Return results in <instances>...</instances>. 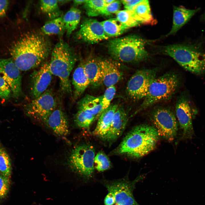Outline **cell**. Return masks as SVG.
Segmentation results:
<instances>
[{"label": "cell", "instance_id": "7402d4cb", "mask_svg": "<svg viewBox=\"0 0 205 205\" xmlns=\"http://www.w3.org/2000/svg\"><path fill=\"white\" fill-rule=\"evenodd\" d=\"M72 83L74 88V98L79 97L90 85L89 81L84 71L83 62L80 63L75 70L72 76Z\"/></svg>", "mask_w": 205, "mask_h": 205}, {"label": "cell", "instance_id": "83f0119b", "mask_svg": "<svg viewBox=\"0 0 205 205\" xmlns=\"http://www.w3.org/2000/svg\"><path fill=\"white\" fill-rule=\"evenodd\" d=\"M87 14L89 17L105 15L106 5L104 0H86L84 3Z\"/></svg>", "mask_w": 205, "mask_h": 205}, {"label": "cell", "instance_id": "e575fe53", "mask_svg": "<svg viewBox=\"0 0 205 205\" xmlns=\"http://www.w3.org/2000/svg\"><path fill=\"white\" fill-rule=\"evenodd\" d=\"M12 94L11 88L6 80L0 74V98L8 100Z\"/></svg>", "mask_w": 205, "mask_h": 205}, {"label": "cell", "instance_id": "e0dca14e", "mask_svg": "<svg viewBox=\"0 0 205 205\" xmlns=\"http://www.w3.org/2000/svg\"><path fill=\"white\" fill-rule=\"evenodd\" d=\"M102 76V84L107 87L121 80L124 74L118 63L116 60L99 58Z\"/></svg>", "mask_w": 205, "mask_h": 205}, {"label": "cell", "instance_id": "f35d334b", "mask_svg": "<svg viewBox=\"0 0 205 205\" xmlns=\"http://www.w3.org/2000/svg\"><path fill=\"white\" fill-rule=\"evenodd\" d=\"M9 3L8 0H0V18L5 16Z\"/></svg>", "mask_w": 205, "mask_h": 205}, {"label": "cell", "instance_id": "484cf974", "mask_svg": "<svg viewBox=\"0 0 205 205\" xmlns=\"http://www.w3.org/2000/svg\"><path fill=\"white\" fill-rule=\"evenodd\" d=\"M101 22L105 34L109 38L119 36L128 29L121 24L116 18L104 20Z\"/></svg>", "mask_w": 205, "mask_h": 205}, {"label": "cell", "instance_id": "9a60e30c", "mask_svg": "<svg viewBox=\"0 0 205 205\" xmlns=\"http://www.w3.org/2000/svg\"><path fill=\"white\" fill-rule=\"evenodd\" d=\"M52 75L48 62L44 63L38 69L32 73L30 86V93L32 99L38 97L47 90L51 83Z\"/></svg>", "mask_w": 205, "mask_h": 205}, {"label": "cell", "instance_id": "277c9868", "mask_svg": "<svg viewBox=\"0 0 205 205\" xmlns=\"http://www.w3.org/2000/svg\"><path fill=\"white\" fill-rule=\"evenodd\" d=\"M51 57L48 63L51 73L59 79L62 91L71 94L69 76L77 59L75 53L67 44L61 40L55 46Z\"/></svg>", "mask_w": 205, "mask_h": 205}, {"label": "cell", "instance_id": "f6af8a7d", "mask_svg": "<svg viewBox=\"0 0 205 205\" xmlns=\"http://www.w3.org/2000/svg\"><path fill=\"white\" fill-rule=\"evenodd\" d=\"M116 205H122L116 204Z\"/></svg>", "mask_w": 205, "mask_h": 205}, {"label": "cell", "instance_id": "cb8c5ba5", "mask_svg": "<svg viewBox=\"0 0 205 205\" xmlns=\"http://www.w3.org/2000/svg\"><path fill=\"white\" fill-rule=\"evenodd\" d=\"M131 11L140 24L153 25L156 22L151 13L148 0H141Z\"/></svg>", "mask_w": 205, "mask_h": 205}, {"label": "cell", "instance_id": "603a6c76", "mask_svg": "<svg viewBox=\"0 0 205 205\" xmlns=\"http://www.w3.org/2000/svg\"><path fill=\"white\" fill-rule=\"evenodd\" d=\"M78 109L82 110L91 114L97 118L104 110L102 104L100 97L87 95L78 102Z\"/></svg>", "mask_w": 205, "mask_h": 205}, {"label": "cell", "instance_id": "b9f144b4", "mask_svg": "<svg viewBox=\"0 0 205 205\" xmlns=\"http://www.w3.org/2000/svg\"><path fill=\"white\" fill-rule=\"evenodd\" d=\"M106 5L110 4L115 1V0H104Z\"/></svg>", "mask_w": 205, "mask_h": 205}, {"label": "cell", "instance_id": "5b68a950", "mask_svg": "<svg viewBox=\"0 0 205 205\" xmlns=\"http://www.w3.org/2000/svg\"><path fill=\"white\" fill-rule=\"evenodd\" d=\"M200 48L193 44H173L164 46L162 51L186 70L201 75L205 73V53Z\"/></svg>", "mask_w": 205, "mask_h": 205}, {"label": "cell", "instance_id": "ee69618b", "mask_svg": "<svg viewBox=\"0 0 205 205\" xmlns=\"http://www.w3.org/2000/svg\"><path fill=\"white\" fill-rule=\"evenodd\" d=\"M202 20L203 21H205V14H204L201 17Z\"/></svg>", "mask_w": 205, "mask_h": 205}, {"label": "cell", "instance_id": "d6a6232c", "mask_svg": "<svg viewBox=\"0 0 205 205\" xmlns=\"http://www.w3.org/2000/svg\"><path fill=\"white\" fill-rule=\"evenodd\" d=\"M94 166L97 170L102 172L110 168L111 167V163L105 153L102 151H100L95 156Z\"/></svg>", "mask_w": 205, "mask_h": 205}, {"label": "cell", "instance_id": "ffe728a7", "mask_svg": "<svg viewBox=\"0 0 205 205\" xmlns=\"http://www.w3.org/2000/svg\"><path fill=\"white\" fill-rule=\"evenodd\" d=\"M118 105L110 104L99 117L96 126L93 132L95 136L103 139L108 132Z\"/></svg>", "mask_w": 205, "mask_h": 205}, {"label": "cell", "instance_id": "44dd1931", "mask_svg": "<svg viewBox=\"0 0 205 205\" xmlns=\"http://www.w3.org/2000/svg\"><path fill=\"white\" fill-rule=\"evenodd\" d=\"M83 67L90 85L96 88L102 84V74L99 58H89L83 62Z\"/></svg>", "mask_w": 205, "mask_h": 205}, {"label": "cell", "instance_id": "f546056e", "mask_svg": "<svg viewBox=\"0 0 205 205\" xmlns=\"http://www.w3.org/2000/svg\"><path fill=\"white\" fill-rule=\"evenodd\" d=\"M116 15L118 21L128 28L140 24L135 18L131 11L126 9L119 11L116 13Z\"/></svg>", "mask_w": 205, "mask_h": 205}, {"label": "cell", "instance_id": "4316f807", "mask_svg": "<svg viewBox=\"0 0 205 205\" xmlns=\"http://www.w3.org/2000/svg\"><path fill=\"white\" fill-rule=\"evenodd\" d=\"M42 30L48 35H62L65 30L63 17H60L46 22L41 28Z\"/></svg>", "mask_w": 205, "mask_h": 205}, {"label": "cell", "instance_id": "2e32d148", "mask_svg": "<svg viewBox=\"0 0 205 205\" xmlns=\"http://www.w3.org/2000/svg\"><path fill=\"white\" fill-rule=\"evenodd\" d=\"M55 134L64 138L69 134V124L67 115L62 107L55 109L41 120Z\"/></svg>", "mask_w": 205, "mask_h": 205}, {"label": "cell", "instance_id": "30bf717a", "mask_svg": "<svg viewBox=\"0 0 205 205\" xmlns=\"http://www.w3.org/2000/svg\"><path fill=\"white\" fill-rule=\"evenodd\" d=\"M144 177V175H140L130 181L128 177H125L118 180L107 181L104 184L108 192L114 196L116 204L140 205L135 200L133 192L136 183Z\"/></svg>", "mask_w": 205, "mask_h": 205}, {"label": "cell", "instance_id": "4dcf8cb0", "mask_svg": "<svg viewBox=\"0 0 205 205\" xmlns=\"http://www.w3.org/2000/svg\"><path fill=\"white\" fill-rule=\"evenodd\" d=\"M97 118L93 114L82 110L78 109L74 116V121L79 127L89 128L93 122Z\"/></svg>", "mask_w": 205, "mask_h": 205}, {"label": "cell", "instance_id": "7a4b0ae2", "mask_svg": "<svg viewBox=\"0 0 205 205\" xmlns=\"http://www.w3.org/2000/svg\"><path fill=\"white\" fill-rule=\"evenodd\" d=\"M159 136L153 126L137 125L127 133L113 153L135 159L140 158L155 148Z\"/></svg>", "mask_w": 205, "mask_h": 205}, {"label": "cell", "instance_id": "8fae6325", "mask_svg": "<svg viewBox=\"0 0 205 205\" xmlns=\"http://www.w3.org/2000/svg\"><path fill=\"white\" fill-rule=\"evenodd\" d=\"M57 106V101L54 94L50 90L47 89L25 105L24 110L27 116L41 120Z\"/></svg>", "mask_w": 205, "mask_h": 205}, {"label": "cell", "instance_id": "74e56055", "mask_svg": "<svg viewBox=\"0 0 205 205\" xmlns=\"http://www.w3.org/2000/svg\"><path fill=\"white\" fill-rule=\"evenodd\" d=\"M141 1V0H123L121 2L124 5L125 9L132 11Z\"/></svg>", "mask_w": 205, "mask_h": 205}, {"label": "cell", "instance_id": "d4e9b609", "mask_svg": "<svg viewBox=\"0 0 205 205\" xmlns=\"http://www.w3.org/2000/svg\"><path fill=\"white\" fill-rule=\"evenodd\" d=\"M81 14L80 10L73 7L63 17L67 36H69L77 28L80 21Z\"/></svg>", "mask_w": 205, "mask_h": 205}, {"label": "cell", "instance_id": "8d00e7d4", "mask_svg": "<svg viewBox=\"0 0 205 205\" xmlns=\"http://www.w3.org/2000/svg\"><path fill=\"white\" fill-rule=\"evenodd\" d=\"M121 3V1L115 0L110 4L106 5L104 9V15L109 16L112 14H116L120 11Z\"/></svg>", "mask_w": 205, "mask_h": 205}, {"label": "cell", "instance_id": "ba28073f", "mask_svg": "<svg viewBox=\"0 0 205 205\" xmlns=\"http://www.w3.org/2000/svg\"><path fill=\"white\" fill-rule=\"evenodd\" d=\"M150 119L159 136L169 141H173L178 130L176 117L169 108L158 106L151 111Z\"/></svg>", "mask_w": 205, "mask_h": 205}, {"label": "cell", "instance_id": "5bb4252c", "mask_svg": "<svg viewBox=\"0 0 205 205\" xmlns=\"http://www.w3.org/2000/svg\"><path fill=\"white\" fill-rule=\"evenodd\" d=\"M76 35L78 39L91 44L109 38L105 34L101 22L92 19L85 20Z\"/></svg>", "mask_w": 205, "mask_h": 205}, {"label": "cell", "instance_id": "ac0fdd59", "mask_svg": "<svg viewBox=\"0 0 205 205\" xmlns=\"http://www.w3.org/2000/svg\"><path fill=\"white\" fill-rule=\"evenodd\" d=\"M127 112L123 105L118 106L114 113L109 130L103 139L111 144L122 134L128 123Z\"/></svg>", "mask_w": 205, "mask_h": 205}, {"label": "cell", "instance_id": "1f68e13d", "mask_svg": "<svg viewBox=\"0 0 205 205\" xmlns=\"http://www.w3.org/2000/svg\"><path fill=\"white\" fill-rule=\"evenodd\" d=\"M0 173L9 178L11 173L10 157L5 149L0 145Z\"/></svg>", "mask_w": 205, "mask_h": 205}, {"label": "cell", "instance_id": "3957f363", "mask_svg": "<svg viewBox=\"0 0 205 205\" xmlns=\"http://www.w3.org/2000/svg\"><path fill=\"white\" fill-rule=\"evenodd\" d=\"M145 43L141 37L132 35L111 40L108 43L107 47L109 54L116 61L137 63L149 57Z\"/></svg>", "mask_w": 205, "mask_h": 205}, {"label": "cell", "instance_id": "7bdbcfd3", "mask_svg": "<svg viewBox=\"0 0 205 205\" xmlns=\"http://www.w3.org/2000/svg\"><path fill=\"white\" fill-rule=\"evenodd\" d=\"M58 3H60L61 4H63L65 3H66V2H68L69 1H68V0H61V1H58Z\"/></svg>", "mask_w": 205, "mask_h": 205}, {"label": "cell", "instance_id": "4fadbf2b", "mask_svg": "<svg viewBox=\"0 0 205 205\" xmlns=\"http://www.w3.org/2000/svg\"><path fill=\"white\" fill-rule=\"evenodd\" d=\"M175 112L183 138H191L194 134L192 115L189 97L187 93H182L175 104Z\"/></svg>", "mask_w": 205, "mask_h": 205}, {"label": "cell", "instance_id": "f1b7e54d", "mask_svg": "<svg viewBox=\"0 0 205 205\" xmlns=\"http://www.w3.org/2000/svg\"><path fill=\"white\" fill-rule=\"evenodd\" d=\"M57 0H41L40 2L41 11L52 19L60 17L61 13Z\"/></svg>", "mask_w": 205, "mask_h": 205}, {"label": "cell", "instance_id": "6da1fadb", "mask_svg": "<svg viewBox=\"0 0 205 205\" xmlns=\"http://www.w3.org/2000/svg\"><path fill=\"white\" fill-rule=\"evenodd\" d=\"M50 44L43 35L36 32L25 33L12 46V58L19 69L26 71L39 66L46 58Z\"/></svg>", "mask_w": 205, "mask_h": 205}, {"label": "cell", "instance_id": "836d02e7", "mask_svg": "<svg viewBox=\"0 0 205 205\" xmlns=\"http://www.w3.org/2000/svg\"><path fill=\"white\" fill-rule=\"evenodd\" d=\"M116 91L115 85L112 86L108 87L104 93L100 96L101 102L104 110L111 104L110 103L115 95Z\"/></svg>", "mask_w": 205, "mask_h": 205}, {"label": "cell", "instance_id": "9c48e42d", "mask_svg": "<svg viewBox=\"0 0 205 205\" xmlns=\"http://www.w3.org/2000/svg\"><path fill=\"white\" fill-rule=\"evenodd\" d=\"M157 69H144L137 71L128 81L126 92L131 99L137 101L144 99L156 78Z\"/></svg>", "mask_w": 205, "mask_h": 205}, {"label": "cell", "instance_id": "60d3db41", "mask_svg": "<svg viewBox=\"0 0 205 205\" xmlns=\"http://www.w3.org/2000/svg\"><path fill=\"white\" fill-rule=\"evenodd\" d=\"M86 0H75L73 1V3L75 5H78L84 3Z\"/></svg>", "mask_w": 205, "mask_h": 205}, {"label": "cell", "instance_id": "52a82bcc", "mask_svg": "<svg viewBox=\"0 0 205 205\" xmlns=\"http://www.w3.org/2000/svg\"><path fill=\"white\" fill-rule=\"evenodd\" d=\"M95 149L88 144L78 145L71 151L68 159V164L75 172L84 177L89 178L94 172Z\"/></svg>", "mask_w": 205, "mask_h": 205}, {"label": "cell", "instance_id": "d6986e66", "mask_svg": "<svg viewBox=\"0 0 205 205\" xmlns=\"http://www.w3.org/2000/svg\"><path fill=\"white\" fill-rule=\"evenodd\" d=\"M200 9L199 8L194 9H190L183 6L174 7L172 26L171 31L167 36L175 34Z\"/></svg>", "mask_w": 205, "mask_h": 205}, {"label": "cell", "instance_id": "d590c367", "mask_svg": "<svg viewBox=\"0 0 205 205\" xmlns=\"http://www.w3.org/2000/svg\"><path fill=\"white\" fill-rule=\"evenodd\" d=\"M9 179L0 173V199L5 198L8 193L10 185Z\"/></svg>", "mask_w": 205, "mask_h": 205}, {"label": "cell", "instance_id": "8992f818", "mask_svg": "<svg viewBox=\"0 0 205 205\" xmlns=\"http://www.w3.org/2000/svg\"><path fill=\"white\" fill-rule=\"evenodd\" d=\"M180 77L173 72L155 78L151 84L144 100L135 111L136 114L159 102L171 99L179 86Z\"/></svg>", "mask_w": 205, "mask_h": 205}, {"label": "cell", "instance_id": "7c38bea8", "mask_svg": "<svg viewBox=\"0 0 205 205\" xmlns=\"http://www.w3.org/2000/svg\"><path fill=\"white\" fill-rule=\"evenodd\" d=\"M20 71L12 58H0V74L8 83L12 96L16 99L24 96Z\"/></svg>", "mask_w": 205, "mask_h": 205}, {"label": "cell", "instance_id": "ab89813d", "mask_svg": "<svg viewBox=\"0 0 205 205\" xmlns=\"http://www.w3.org/2000/svg\"><path fill=\"white\" fill-rule=\"evenodd\" d=\"M116 202L114 196L111 193L108 192L104 200V205H113Z\"/></svg>", "mask_w": 205, "mask_h": 205}]
</instances>
